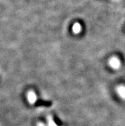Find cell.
<instances>
[{"mask_svg":"<svg viewBox=\"0 0 125 126\" xmlns=\"http://www.w3.org/2000/svg\"><path fill=\"white\" fill-rule=\"evenodd\" d=\"M81 24L79 23V22H76L73 24V27H72V30H73V32L75 34L79 33L80 32H81Z\"/></svg>","mask_w":125,"mask_h":126,"instance_id":"cell-4","label":"cell"},{"mask_svg":"<svg viewBox=\"0 0 125 126\" xmlns=\"http://www.w3.org/2000/svg\"><path fill=\"white\" fill-rule=\"evenodd\" d=\"M109 65L112 68L114 69H119L121 65V62L116 57L111 58L109 60Z\"/></svg>","mask_w":125,"mask_h":126,"instance_id":"cell-1","label":"cell"},{"mask_svg":"<svg viewBox=\"0 0 125 126\" xmlns=\"http://www.w3.org/2000/svg\"><path fill=\"white\" fill-rule=\"evenodd\" d=\"M28 99L29 102L31 104H35V102H37V95L33 91L29 92L28 94Z\"/></svg>","mask_w":125,"mask_h":126,"instance_id":"cell-2","label":"cell"},{"mask_svg":"<svg viewBox=\"0 0 125 126\" xmlns=\"http://www.w3.org/2000/svg\"><path fill=\"white\" fill-rule=\"evenodd\" d=\"M117 92L121 97L125 99V86H119L117 88Z\"/></svg>","mask_w":125,"mask_h":126,"instance_id":"cell-3","label":"cell"},{"mask_svg":"<svg viewBox=\"0 0 125 126\" xmlns=\"http://www.w3.org/2000/svg\"><path fill=\"white\" fill-rule=\"evenodd\" d=\"M47 121H48V125L49 126H57L56 124L55 123L54 119L51 116H48L47 117Z\"/></svg>","mask_w":125,"mask_h":126,"instance_id":"cell-6","label":"cell"},{"mask_svg":"<svg viewBox=\"0 0 125 126\" xmlns=\"http://www.w3.org/2000/svg\"><path fill=\"white\" fill-rule=\"evenodd\" d=\"M37 126H45V125L44 124L42 123V122H39V123L37 124Z\"/></svg>","mask_w":125,"mask_h":126,"instance_id":"cell-7","label":"cell"},{"mask_svg":"<svg viewBox=\"0 0 125 126\" xmlns=\"http://www.w3.org/2000/svg\"><path fill=\"white\" fill-rule=\"evenodd\" d=\"M37 105L38 106H49L51 105V102L49 101H38L37 102Z\"/></svg>","mask_w":125,"mask_h":126,"instance_id":"cell-5","label":"cell"}]
</instances>
